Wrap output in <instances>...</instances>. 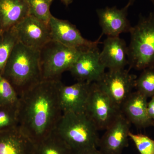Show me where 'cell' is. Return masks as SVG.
Returning <instances> with one entry per match:
<instances>
[{"label": "cell", "mask_w": 154, "mask_h": 154, "mask_svg": "<svg viewBox=\"0 0 154 154\" xmlns=\"http://www.w3.org/2000/svg\"><path fill=\"white\" fill-rule=\"evenodd\" d=\"M74 154H103L96 147L88 148L76 152Z\"/></svg>", "instance_id": "cell-25"}, {"label": "cell", "mask_w": 154, "mask_h": 154, "mask_svg": "<svg viewBox=\"0 0 154 154\" xmlns=\"http://www.w3.org/2000/svg\"><path fill=\"white\" fill-rule=\"evenodd\" d=\"M147 99L137 91L132 92L120 107L125 118L139 128L154 126V121L148 114Z\"/></svg>", "instance_id": "cell-14"}, {"label": "cell", "mask_w": 154, "mask_h": 154, "mask_svg": "<svg viewBox=\"0 0 154 154\" xmlns=\"http://www.w3.org/2000/svg\"><path fill=\"white\" fill-rule=\"evenodd\" d=\"M92 83L78 82L69 86L62 84L59 100L63 113H85Z\"/></svg>", "instance_id": "cell-12"}, {"label": "cell", "mask_w": 154, "mask_h": 154, "mask_svg": "<svg viewBox=\"0 0 154 154\" xmlns=\"http://www.w3.org/2000/svg\"><path fill=\"white\" fill-rule=\"evenodd\" d=\"M19 127L17 107L0 106V132Z\"/></svg>", "instance_id": "cell-23"}, {"label": "cell", "mask_w": 154, "mask_h": 154, "mask_svg": "<svg viewBox=\"0 0 154 154\" xmlns=\"http://www.w3.org/2000/svg\"><path fill=\"white\" fill-rule=\"evenodd\" d=\"M19 100L15 88L0 74V106L18 107Z\"/></svg>", "instance_id": "cell-20"}, {"label": "cell", "mask_w": 154, "mask_h": 154, "mask_svg": "<svg viewBox=\"0 0 154 154\" xmlns=\"http://www.w3.org/2000/svg\"><path fill=\"white\" fill-rule=\"evenodd\" d=\"M60 1L66 6H68L72 2V0H60Z\"/></svg>", "instance_id": "cell-28"}, {"label": "cell", "mask_w": 154, "mask_h": 154, "mask_svg": "<svg viewBox=\"0 0 154 154\" xmlns=\"http://www.w3.org/2000/svg\"><path fill=\"white\" fill-rule=\"evenodd\" d=\"M60 80L42 81L19 97V127L34 144L55 130L63 113L59 100Z\"/></svg>", "instance_id": "cell-1"}, {"label": "cell", "mask_w": 154, "mask_h": 154, "mask_svg": "<svg viewBox=\"0 0 154 154\" xmlns=\"http://www.w3.org/2000/svg\"><path fill=\"white\" fill-rule=\"evenodd\" d=\"M135 88L147 98L154 96V68L143 70L136 79Z\"/></svg>", "instance_id": "cell-22"}, {"label": "cell", "mask_w": 154, "mask_h": 154, "mask_svg": "<svg viewBox=\"0 0 154 154\" xmlns=\"http://www.w3.org/2000/svg\"><path fill=\"white\" fill-rule=\"evenodd\" d=\"M129 137L134 143L140 154H154V140L146 135L131 132Z\"/></svg>", "instance_id": "cell-24"}, {"label": "cell", "mask_w": 154, "mask_h": 154, "mask_svg": "<svg viewBox=\"0 0 154 154\" xmlns=\"http://www.w3.org/2000/svg\"><path fill=\"white\" fill-rule=\"evenodd\" d=\"M128 8L125 6L121 9L113 7L96 10L102 35L116 37L121 33L130 32L132 26L127 18Z\"/></svg>", "instance_id": "cell-13"}, {"label": "cell", "mask_w": 154, "mask_h": 154, "mask_svg": "<svg viewBox=\"0 0 154 154\" xmlns=\"http://www.w3.org/2000/svg\"><path fill=\"white\" fill-rule=\"evenodd\" d=\"M99 56L102 63L108 70L124 69L128 64V48L124 39L119 36L107 37Z\"/></svg>", "instance_id": "cell-15"}, {"label": "cell", "mask_w": 154, "mask_h": 154, "mask_svg": "<svg viewBox=\"0 0 154 154\" xmlns=\"http://www.w3.org/2000/svg\"><path fill=\"white\" fill-rule=\"evenodd\" d=\"M137 78L136 75L130 73L129 70L125 69L108 70L96 83L120 108L135 88Z\"/></svg>", "instance_id": "cell-7"}, {"label": "cell", "mask_w": 154, "mask_h": 154, "mask_svg": "<svg viewBox=\"0 0 154 154\" xmlns=\"http://www.w3.org/2000/svg\"><path fill=\"white\" fill-rule=\"evenodd\" d=\"M28 15L26 0H0V32L12 29Z\"/></svg>", "instance_id": "cell-17"}, {"label": "cell", "mask_w": 154, "mask_h": 154, "mask_svg": "<svg viewBox=\"0 0 154 154\" xmlns=\"http://www.w3.org/2000/svg\"><path fill=\"white\" fill-rule=\"evenodd\" d=\"M135 0H129V2H128V3L127 5H126V6L128 8H129L130 6L132 5L133 3H134ZM152 2L153 3L154 5V0H151Z\"/></svg>", "instance_id": "cell-27"}, {"label": "cell", "mask_w": 154, "mask_h": 154, "mask_svg": "<svg viewBox=\"0 0 154 154\" xmlns=\"http://www.w3.org/2000/svg\"><path fill=\"white\" fill-rule=\"evenodd\" d=\"M54 131L74 153L99 145V130L85 113H63Z\"/></svg>", "instance_id": "cell-3"}, {"label": "cell", "mask_w": 154, "mask_h": 154, "mask_svg": "<svg viewBox=\"0 0 154 154\" xmlns=\"http://www.w3.org/2000/svg\"><path fill=\"white\" fill-rule=\"evenodd\" d=\"M13 28L18 42L33 49L39 51L51 40L48 24L30 15Z\"/></svg>", "instance_id": "cell-8"}, {"label": "cell", "mask_w": 154, "mask_h": 154, "mask_svg": "<svg viewBox=\"0 0 154 154\" xmlns=\"http://www.w3.org/2000/svg\"><path fill=\"white\" fill-rule=\"evenodd\" d=\"M98 47L84 51L69 71L78 82H97L105 72Z\"/></svg>", "instance_id": "cell-10"}, {"label": "cell", "mask_w": 154, "mask_h": 154, "mask_svg": "<svg viewBox=\"0 0 154 154\" xmlns=\"http://www.w3.org/2000/svg\"><path fill=\"white\" fill-rule=\"evenodd\" d=\"M131 125L121 113L99 139V150L103 154H122L128 146Z\"/></svg>", "instance_id": "cell-11"}, {"label": "cell", "mask_w": 154, "mask_h": 154, "mask_svg": "<svg viewBox=\"0 0 154 154\" xmlns=\"http://www.w3.org/2000/svg\"><path fill=\"white\" fill-rule=\"evenodd\" d=\"M34 143L19 127L0 132V154H33Z\"/></svg>", "instance_id": "cell-16"}, {"label": "cell", "mask_w": 154, "mask_h": 154, "mask_svg": "<svg viewBox=\"0 0 154 154\" xmlns=\"http://www.w3.org/2000/svg\"><path fill=\"white\" fill-rule=\"evenodd\" d=\"M53 0H26L29 15L48 24L52 15L50 8Z\"/></svg>", "instance_id": "cell-21"}, {"label": "cell", "mask_w": 154, "mask_h": 154, "mask_svg": "<svg viewBox=\"0 0 154 154\" xmlns=\"http://www.w3.org/2000/svg\"><path fill=\"white\" fill-rule=\"evenodd\" d=\"M48 25L51 40L68 47L88 49L97 47L100 43V38L92 41L84 38L76 26L67 20L52 16Z\"/></svg>", "instance_id": "cell-9"}, {"label": "cell", "mask_w": 154, "mask_h": 154, "mask_svg": "<svg viewBox=\"0 0 154 154\" xmlns=\"http://www.w3.org/2000/svg\"><path fill=\"white\" fill-rule=\"evenodd\" d=\"M128 48L130 67L137 70L154 68V13L140 16L132 27Z\"/></svg>", "instance_id": "cell-4"}, {"label": "cell", "mask_w": 154, "mask_h": 154, "mask_svg": "<svg viewBox=\"0 0 154 154\" xmlns=\"http://www.w3.org/2000/svg\"><path fill=\"white\" fill-rule=\"evenodd\" d=\"M147 113L149 117L154 121V96L147 103Z\"/></svg>", "instance_id": "cell-26"}, {"label": "cell", "mask_w": 154, "mask_h": 154, "mask_svg": "<svg viewBox=\"0 0 154 154\" xmlns=\"http://www.w3.org/2000/svg\"><path fill=\"white\" fill-rule=\"evenodd\" d=\"M85 113L101 131L109 127L122 112L120 107L94 82L91 84Z\"/></svg>", "instance_id": "cell-6"}, {"label": "cell", "mask_w": 154, "mask_h": 154, "mask_svg": "<svg viewBox=\"0 0 154 154\" xmlns=\"http://www.w3.org/2000/svg\"><path fill=\"white\" fill-rule=\"evenodd\" d=\"M85 50L68 47L52 40L48 42L39 50L42 81L60 80L63 73L69 71Z\"/></svg>", "instance_id": "cell-5"}, {"label": "cell", "mask_w": 154, "mask_h": 154, "mask_svg": "<svg viewBox=\"0 0 154 154\" xmlns=\"http://www.w3.org/2000/svg\"><path fill=\"white\" fill-rule=\"evenodd\" d=\"M33 154H74V152L54 130L34 144Z\"/></svg>", "instance_id": "cell-18"}, {"label": "cell", "mask_w": 154, "mask_h": 154, "mask_svg": "<svg viewBox=\"0 0 154 154\" xmlns=\"http://www.w3.org/2000/svg\"><path fill=\"white\" fill-rule=\"evenodd\" d=\"M1 74L11 83L20 97L42 81L39 51L17 42Z\"/></svg>", "instance_id": "cell-2"}, {"label": "cell", "mask_w": 154, "mask_h": 154, "mask_svg": "<svg viewBox=\"0 0 154 154\" xmlns=\"http://www.w3.org/2000/svg\"><path fill=\"white\" fill-rule=\"evenodd\" d=\"M17 42V36L13 28L0 32V74L8 62Z\"/></svg>", "instance_id": "cell-19"}]
</instances>
